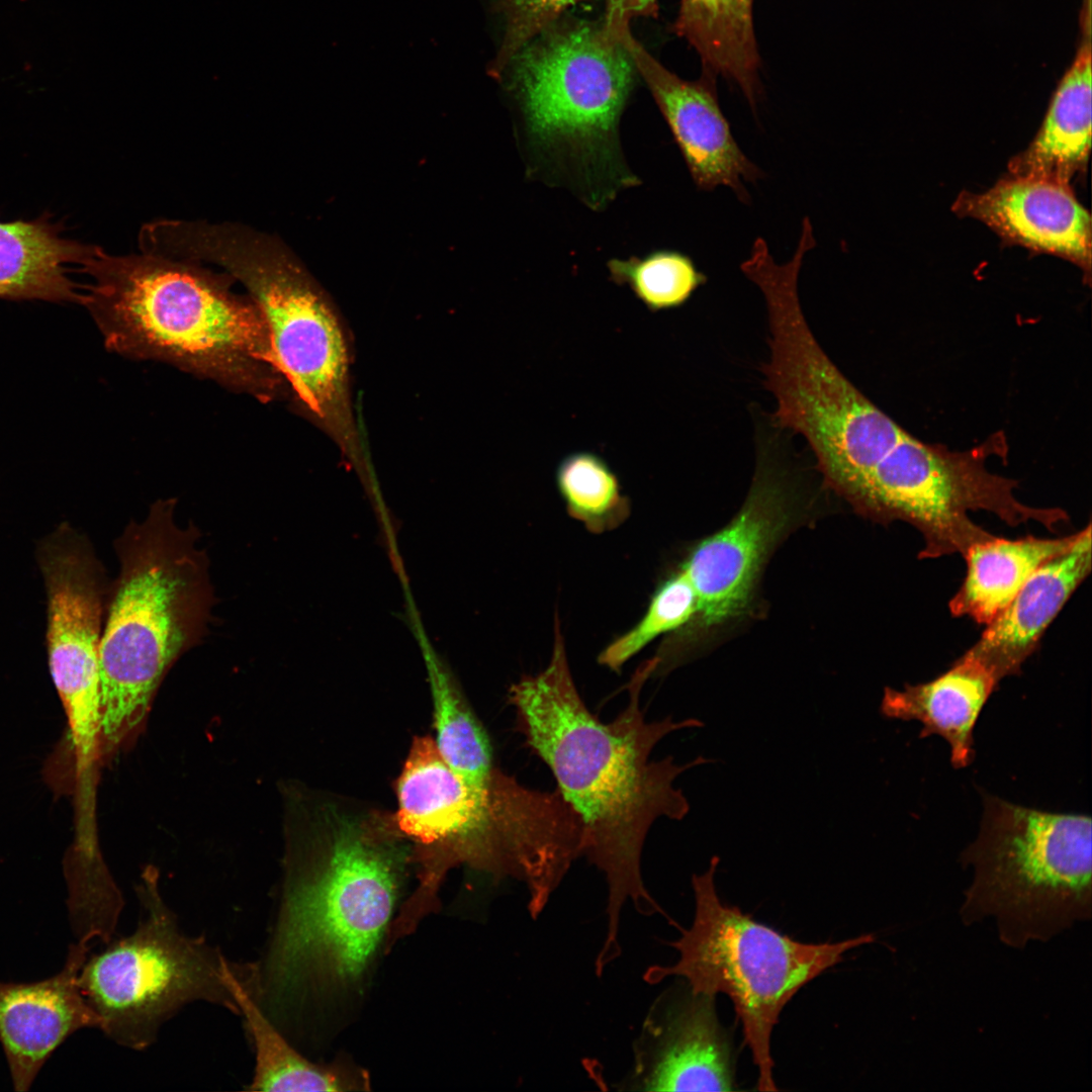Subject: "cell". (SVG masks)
I'll return each instance as SVG.
<instances>
[{
	"label": "cell",
	"instance_id": "1",
	"mask_svg": "<svg viewBox=\"0 0 1092 1092\" xmlns=\"http://www.w3.org/2000/svg\"><path fill=\"white\" fill-rule=\"evenodd\" d=\"M657 661L654 655L640 664L627 686V706L604 723L587 709L575 687L555 615L548 665L535 675H523L508 695L518 732L549 767L556 790L580 821L582 855L605 876L608 927L600 953L606 958L621 952L620 916L628 901L640 914H664L642 879L644 842L657 819L678 821L690 811L687 797L673 787L675 779L694 766L716 761L701 755L684 764L675 763L671 755L650 759L653 748L669 733L704 726L697 718L645 719L640 694Z\"/></svg>",
	"mask_w": 1092,
	"mask_h": 1092
},
{
	"label": "cell",
	"instance_id": "2",
	"mask_svg": "<svg viewBox=\"0 0 1092 1092\" xmlns=\"http://www.w3.org/2000/svg\"><path fill=\"white\" fill-rule=\"evenodd\" d=\"M290 835L277 915L262 956L237 967L245 989L274 1020L312 986L361 977L392 916L408 861L393 817L323 808Z\"/></svg>",
	"mask_w": 1092,
	"mask_h": 1092
},
{
	"label": "cell",
	"instance_id": "3",
	"mask_svg": "<svg viewBox=\"0 0 1092 1092\" xmlns=\"http://www.w3.org/2000/svg\"><path fill=\"white\" fill-rule=\"evenodd\" d=\"M399 831L415 844L417 891L396 928L411 933L437 907L447 871L457 864L523 882L528 904L545 906L581 856L580 822L560 793L531 789L497 768L486 782L456 775L431 737H416L396 782Z\"/></svg>",
	"mask_w": 1092,
	"mask_h": 1092
},
{
	"label": "cell",
	"instance_id": "4",
	"mask_svg": "<svg viewBox=\"0 0 1092 1092\" xmlns=\"http://www.w3.org/2000/svg\"><path fill=\"white\" fill-rule=\"evenodd\" d=\"M81 270V303L105 347L174 365L266 402L284 384L262 312L235 279L202 263L153 252L112 255L97 246Z\"/></svg>",
	"mask_w": 1092,
	"mask_h": 1092
},
{
	"label": "cell",
	"instance_id": "5",
	"mask_svg": "<svg viewBox=\"0 0 1092 1092\" xmlns=\"http://www.w3.org/2000/svg\"><path fill=\"white\" fill-rule=\"evenodd\" d=\"M175 507L155 502L114 542L119 573L99 643L102 754L142 724L164 675L210 619L208 557L197 527L177 525Z\"/></svg>",
	"mask_w": 1092,
	"mask_h": 1092
},
{
	"label": "cell",
	"instance_id": "6",
	"mask_svg": "<svg viewBox=\"0 0 1092 1092\" xmlns=\"http://www.w3.org/2000/svg\"><path fill=\"white\" fill-rule=\"evenodd\" d=\"M169 248L178 258L217 265L243 284L264 316L285 382L343 453L362 464L343 329L285 246L241 223L179 219L170 231Z\"/></svg>",
	"mask_w": 1092,
	"mask_h": 1092
},
{
	"label": "cell",
	"instance_id": "7",
	"mask_svg": "<svg viewBox=\"0 0 1092 1092\" xmlns=\"http://www.w3.org/2000/svg\"><path fill=\"white\" fill-rule=\"evenodd\" d=\"M977 838L962 853L974 878L962 922L993 918L1013 948L1046 942L1092 914L1091 818L984 794Z\"/></svg>",
	"mask_w": 1092,
	"mask_h": 1092
},
{
	"label": "cell",
	"instance_id": "8",
	"mask_svg": "<svg viewBox=\"0 0 1092 1092\" xmlns=\"http://www.w3.org/2000/svg\"><path fill=\"white\" fill-rule=\"evenodd\" d=\"M507 69L536 148L568 161L590 185H602L607 197L606 183L611 193L632 183L620 160L617 131L636 69L602 20L555 21Z\"/></svg>",
	"mask_w": 1092,
	"mask_h": 1092
},
{
	"label": "cell",
	"instance_id": "9",
	"mask_svg": "<svg viewBox=\"0 0 1092 1092\" xmlns=\"http://www.w3.org/2000/svg\"><path fill=\"white\" fill-rule=\"evenodd\" d=\"M719 857L693 875L695 916L670 945L678 952L671 966H652L644 980L686 979L693 994L730 997L741 1020L745 1043L758 1070L757 1090L775 1091L770 1037L790 999L808 982L838 964L843 954L875 940L863 934L834 943H804L754 921L719 899L714 878Z\"/></svg>",
	"mask_w": 1092,
	"mask_h": 1092
},
{
	"label": "cell",
	"instance_id": "10",
	"mask_svg": "<svg viewBox=\"0 0 1092 1092\" xmlns=\"http://www.w3.org/2000/svg\"><path fill=\"white\" fill-rule=\"evenodd\" d=\"M158 882L156 869L146 868L135 887L136 927L88 956L78 976L99 1029L134 1051L152 1045L164 1023L190 1003L204 1001L240 1014L222 974L226 958L204 936L180 927Z\"/></svg>",
	"mask_w": 1092,
	"mask_h": 1092
},
{
	"label": "cell",
	"instance_id": "11",
	"mask_svg": "<svg viewBox=\"0 0 1092 1092\" xmlns=\"http://www.w3.org/2000/svg\"><path fill=\"white\" fill-rule=\"evenodd\" d=\"M1006 454L1002 432L969 450L951 451L918 440L888 416L848 500L875 519L916 528L924 540L920 559L964 554L987 536L969 512L1005 519L1015 507V480L986 466L989 457Z\"/></svg>",
	"mask_w": 1092,
	"mask_h": 1092
},
{
	"label": "cell",
	"instance_id": "12",
	"mask_svg": "<svg viewBox=\"0 0 1092 1092\" xmlns=\"http://www.w3.org/2000/svg\"><path fill=\"white\" fill-rule=\"evenodd\" d=\"M36 553L47 594L50 672L68 720L76 769L85 780L102 755L104 571L88 539L67 523L47 535Z\"/></svg>",
	"mask_w": 1092,
	"mask_h": 1092
},
{
	"label": "cell",
	"instance_id": "13",
	"mask_svg": "<svg viewBox=\"0 0 1092 1092\" xmlns=\"http://www.w3.org/2000/svg\"><path fill=\"white\" fill-rule=\"evenodd\" d=\"M791 493L777 468L761 457L750 491L733 520L695 545L680 564L696 592L697 613L663 642L660 652L745 611L761 564L791 519Z\"/></svg>",
	"mask_w": 1092,
	"mask_h": 1092
},
{
	"label": "cell",
	"instance_id": "14",
	"mask_svg": "<svg viewBox=\"0 0 1092 1092\" xmlns=\"http://www.w3.org/2000/svg\"><path fill=\"white\" fill-rule=\"evenodd\" d=\"M628 1084L640 1091H733L730 1046L714 1008V997L693 994L660 998L647 1014L634 1044Z\"/></svg>",
	"mask_w": 1092,
	"mask_h": 1092
},
{
	"label": "cell",
	"instance_id": "15",
	"mask_svg": "<svg viewBox=\"0 0 1092 1092\" xmlns=\"http://www.w3.org/2000/svg\"><path fill=\"white\" fill-rule=\"evenodd\" d=\"M622 42L665 118L696 186L706 191L726 186L748 203L744 182H755L763 174L736 143L719 105L715 81L703 76L698 81L679 78L654 59L631 29Z\"/></svg>",
	"mask_w": 1092,
	"mask_h": 1092
},
{
	"label": "cell",
	"instance_id": "16",
	"mask_svg": "<svg viewBox=\"0 0 1092 1092\" xmlns=\"http://www.w3.org/2000/svg\"><path fill=\"white\" fill-rule=\"evenodd\" d=\"M92 942L69 946L63 969L32 983L0 982V1042L14 1090L26 1092L43 1064L72 1034L100 1027L78 985Z\"/></svg>",
	"mask_w": 1092,
	"mask_h": 1092
},
{
	"label": "cell",
	"instance_id": "17",
	"mask_svg": "<svg viewBox=\"0 0 1092 1092\" xmlns=\"http://www.w3.org/2000/svg\"><path fill=\"white\" fill-rule=\"evenodd\" d=\"M952 210L1010 243L1071 261L1090 278L1091 218L1069 185L1010 175L986 192H963Z\"/></svg>",
	"mask_w": 1092,
	"mask_h": 1092
},
{
	"label": "cell",
	"instance_id": "18",
	"mask_svg": "<svg viewBox=\"0 0 1092 1092\" xmlns=\"http://www.w3.org/2000/svg\"><path fill=\"white\" fill-rule=\"evenodd\" d=\"M1091 524L1064 552L1042 563L966 652L1000 681L1017 674L1071 596L1091 571Z\"/></svg>",
	"mask_w": 1092,
	"mask_h": 1092
},
{
	"label": "cell",
	"instance_id": "19",
	"mask_svg": "<svg viewBox=\"0 0 1092 1092\" xmlns=\"http://www.w3.org/2000/svg\"><path fill=\"white\" fill-rule=\"evenodd\" d=\"M999 681L978 659L964 654L937 677L902 690L886 688L881 713L891 719L921 723L919 737H942L950 747L953 767L974 758V729Z\"/></svg>",
	"mask_w": 1092,
	"mask_h": 1092
},
{
	"label": "cell",
	"instance_id": "20",
	"mask_svg": "<svg viewBox=\"0 0 1092 1092\" xmlns=\"http://www.w3.org/2000/svg\"><path fill=\"white\" fill-rule=\"evenodd\" d=\"M64 230L49 212L0 220V299L81 302L68 267L81 266L97 246L64 237Z\"/></svg>",
	"mask_w": 1092,
	"mask_h": 1092
},
{
	"label": "cell",
	"instance_id": "21",
	"mask_svg": "<svg viewBox=\"0 0 1092 1092\" xmlns=\"http://www.w3.org/2000/svg\"><path fill=\"white\" fill-rule=\"evenodd\" d=\"M1091 83L1088 38L1062 79L1034 140L1010 161L1011 176L1069 185L1085 170L1091 147Z\"/></svg>",
	"mask_w": 1092,
	"mask_h": 1092
},
{
	"label": "cell",
	"instance_id": "22",
	"mask_svg": "<svg viewBox=\"0 0 1092 1092\" xmlns=\"http://www.w3.org/2000/svg\"><path fill=\"white\" fill-rule=\"evenodd\" d=\"M754 0H680L674 32L698 53L703 77L733 83L755 110L761 96Z\"/></svg>",
	"mask_w": 1092,
	"mask_h": 1092
},
{
	"label": "cell",
	"instance_id": "23",
	"mask_svg": "<svg viewBox=\"0 0 1092 1092\" xmlns=\"http://www.w3.org/2000/svg\"><path fill=\"white\" fill-rule=\"evenodd\" d=\"M1078 535L1060 538L1025 536L993 538L972 545L964 554L967 573L949 602L954 617L968 616L988 625L1012 601L1045 561L1067 550Z\"/></svg>",
	"mask_w": 1092,
	"mask_h": 1092
},
{
	"label": "cell",
	"instance_id": "24",
	"mask_svg": "<svg viewBox=\"0 0 1092 1092\" xmlns=\"http://www.w3.org/2000/svg\"><path fill=\"white\" fill-rule=\"evenodd\" d=\"M222 974L234 996L254 1052L249 1091H347L358 1089L355 1076L310 1063L251 997L226 959Z\"/></svg>",
	"mask_w": 1092,
	"mask_h": 1092
},
{
	"label": "cell",
	"instance_id": "25",
	"mask_svg": "<svg viewBox=\"0 0 1092 1092\" xmlns=\"http://www.w3.org/2000/svg\"><path fill=\"white\" fill-rule=\"evenodd\" d=\"M429 671L440 755L464 781L488 780L497 767L483 726L448 674L433 661Z\"/></svg>",
	"mask_w": 1092,
	"mask_h": 1092
},
{
	"label": "cell",
	"instance_id": "26",
	"mask_svg": "<svg viewBox=\"0 0 1092 1092\" xmlns=\"http://www.w3.org/2000/svg\"><path fill=\"white\" fill-rule=\"evenodd\" d=\"M555 480L568 515L594 534L614 530L631 514V502L622 492L617 474L593 452L565 456Z\"/></svg>",
	"mask_w": 1092,
	"mask_h": 1092
},
{
	"label": "cell",
	"instance_id": "27",
	"mask_svg": "<svg viewBox=\"0 0 1092 1092\" xmlns=\"http://www.w3.org/2000/svg\"><path fill=\"white\" fill-rule=\"evenodd\" d=\"M608 269L615 283L629 286L651 311L681 306L707 282L691 257L671 250L643 258L613 259Z\"/></svg>",
	"mask_w": 1092,
	"mask_h": 1092
},
{
	"label": "cell",
	"instance_id": "28",
	"mask_svg": "<svg viewBox=\"0 0 1092 1092\" xmlns=\"http://www.w3.org/2000/svg\"><path fill=\"white\" fill-rule=\"evenodd\" d=\"M697 604L694 587L678 568L658 583L641 620L599 654V663L619 672L631 657L659 635L675 632L689 624L697 613Z\"/></svg>",
	"mask_w": 1092,
	"mask_h": 1092
},
{
	"label": "cell",
	"instance_id": "29",
	"mask_svg": "<svg viewBox=\"0 0 1092 1092\" xmlns=\"http://www.w3.org/2000/svg\"><path fill=\"white\" fill-rule=\"evenodd\" d=\"M580 0H500L496 8L505 18V33L488 73L502 77L515 55L571 5Z\"/></svg>",
	"mask_w": 1092,
	"mask_h": 1092
},
{
	"label": "cell",
	"instance_id": "30",
	"mask_svg": "<svg viewBox=\"0 0 1092 1092\" xmlns=\"http://www.w3.org/2000/svg\"><path fill=\"white\" fill-rule=\"evenodd\" d=\"M606 8L602 24L605 30L614 38L622 41L623 36L630 30V21L633 18L656 17L658 11L657 0H605Z\"/></svg>",
	"mask_w": 1092,
	"mask_h": 1092
},
{
	"label": "cell",
	"instance_id": "31",
	"mask_svg": "<svg viewBox=\"0 0 1092 1092\" xmlns=\"http://www.w3.org/2000/svg\"><path fill=\"white\" fill-rule=\"evenodd\" d=\"M1087 10L1090 13V0H1087Z\"/></svg>",
	"mask_w": 1092,
	"mask_h": 1092
}]
</instances>
